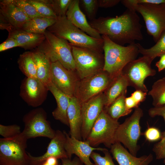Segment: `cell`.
<instances>
[{
  "mask_svg": "<svg viewBox=\"0 0 165 165\" xmlns=\"http://www.w3.org/2000/svg\"><path fill=\"white\" fill-rule=\"evenodd\" d=\"M89 23L101 35L121 46L135 43L143 38L139 17L136 12L128 9L119 16L101 17Z\"/></svg>",
  "mask_w": 165,
  "mask_h": 165,
  "instance_id": "1",
  "label": "cell"
},
{
  "mask_svg": "<svg viewBox=\"0 0 165 165\" xmlns=\"http://www.w3.org/2000/svg\"><path fill=\"white\" fill-rule=\"evenodd\" d=\"M102 37L104 57L103 70L113 79L121 73L127 64L136 59L139 53L137 43L123 46L113 42L106 35Z\"/></svg>",
  "mask_w": 165,
  "mask_h": 165,
  "instance_id": "2",
  "label": "cell"
},
{
  "mask_svg": "<svg viewBox=\"0 0 165 165\" xmlns=\"http://www.w3.org/2000/svg\"><path fill=\"white\" fill-rule=\"evenodd\" d=\"M47 30L67 41L72 46L86 47L103 52V40L93 38L73 25L66 16L57 17Z\"/></svg>",
  "mask_w": 165,
  "mask_h": 165,
  "instance_id": "3",
  "label": "cell"
},
{
  "mask_svg": "<svg viewBox=\"0 0 165 165\" xmlns=\"http://www.w3.org/2000/svg\"><path fill=\"white\" fill-rule=\"evenodd\" d=\"M44 34L45 40L36 50L45 54L51 62L59 61L67 69L75 71L71 44L47 30Z\"/></svg>",
  "mask_w": 165,
  "mask_h": 165,
  "instance_id": "4",
  "label": "cell"
},
{
  "mask_svg": "<svg viewBox=\"0 0 165 165\" xmlns=\"http://www.w3.org/2000/svg\"><path fill=\"white\" fill-rule=\"evenodd\" d=\"M72 51L75 72L80 79L103 70L104 57L102 52L72 46Z\"/></svg>",
  "mask_w": 165,
  "mask_h": 165,
  "instance_id": "5",
  "label": "cell"
},
{
  "mask_svg": "<svg viewBox=\"0 0 165 165\" xmlns=\"http://www.w3.org/2000/svg\"><path fill=\"white\" fill-rule=\"evenodd\" d=\"M28 139L21 133L12 138H0V165H30L26 151Z\"/></svg>",
  "mask_w": 165,
  "mask_h": 165,
  "instance_id": "6",
  "label": "cell"
},
{
  "mask_svg": "<svg viewBox=\"0 0 165 165\" xmlns=\"http://www.w3.org/2000/svg\"><path fill=\"white\" fill-rule=\"evenodd\" d=\"M143 115L141 108H135L132 115L123 123L119 124L115 134V142L123 144L134 156H136L139 149L137 144L141 134L140 122Z\"/></svg>",
  "mask_w": 165,
  "mask_h": 165,
  "instance_id": "7",
  "label": "cell"
},
{
  "mask_svg": "<svg viewBox=\"0 0 165 165\" xmlns=\"http://www.w3.org/2000/svg\"><path fill=\"white\" fill-rule=\"evenodd\" d=\"M119 124L118 120L112 118L104 109L94 122L86 141L93 147L103 144L110 148L115 143V134Z\"/></svg>",
  "mask_w": 165,
  "mask_h": 165,
  "instance_id": "8",
  "label": "cell"
},
{
  "mask_svg": "<svg viewBox=\"0 0 165 165\" xmlns=\"http://www.w3.org/2000/svg\"><path fill=\"white\" fill-rule=\"evenodd\" d=\"M133 10L142 16L147 32L156 42L165 31V3L139 4Z\"/></svg>",
  "mask_w": 165,
  "mask_h": 165,
  "instance_id": "9",
  "label": "cell"
},
{
  "mask_svg": "<svg viewBox=\"0 0 165 165\" xmlns=\"http://www.w3.org/2000/svg\"><path fill=\"white\" fill-rule=\"evenodd\" d=\"M47 117L46 112L42 108L32 109L26 113L23 118L24 128L22 134L28 140L38 137L51 139L55 131L51 127Z\"/></svg>",
  "mask_w": 165,
  "mask_h": 165,
  "instance_id": "10",
  "label": "cell"
},
{
  "mask_svg": "<svg viewBox=\"0 0 165 165\" xmlns=\"http://www.w3.org/2000/svg\"><path fill=\"white\" fill-rule=\"evenodd\" d=\"M152 62L147 57L142 56L126 65L121 74L126 79L129 86H132L136 90L148 91L144 80L147 77L153 76L156 73V70L151 67Z\"/></svg>",
  "mask_w": 165,
  "mask_h": 165,
  "instance_id": "11",
  "label": "cell"
},
{
  "mask_svg": "<svg viewBox=\"0 0 165 165\" xmlns=\"http://www.w3.org/2000/svg\"><path fill=\"white\" fill-rule=\"evenodd\" d=\"M113 79L109 74L104 70L80 79L75 97L81 104L104 92Z\"/></svg>",
  "mask_w": 165,
  "mask_h": 165,
  "instance_id": "12",
  "label": "cell"
},
{
  "mask_svg": "<svg viewBox=\"0 0 165 165\" xmlns=\"http://www.w3.org/2000/svg\"><path fill=\"white\" fill-rule=\"evenodd\" d=\"M79 80L75 71L67 69L59 61L51 62V82L70 97H75Z\"/></svg>",
  "mask_w": 165,
  "mask_h": 165,
  "instance_id": "13",
  "label": "cell"
},
{
  "mask_svg": "<svg viewBox=\"0 0 165 165\" xmlns=\"http://www.w3.org/2000/svg\"><path fill=\"white\" fill-rule=\"evenodd\" d=\"M30 19L12 0L0 2V29L8 32L21 29L23 25Z\"/></svg>",
  "mask_w": 165,
  "mask_h": 165,
  "instance_id": "14",
  "label": "cell"
},
{
  "mask_svg": "<svg viewBox=\"0 0 165 165\" xmlns=\"http://www.w3.org/2000/svg\"><path fill=\"white\" fill-rule=\"evenodd\" d=\"M105 104L103 92L81 104L82 118L81 135L83 141H86L94 122L104 109Z\"/></svg>",
  "mask_w": 165,
  "mask_h": 165,
  "instance_id": "15",
  "label": "cell"
},
{
  "mask_svg": "<svg viewBox=\"0 0 165 165\" xmlns=\"http://www.w3.org/2000/svg\"><path fill=\"white\" fill-rule=\"evenodd\" d=\"M48 91V86L37 78L26 77L21 82L20 95L28 105L37 107L45 101Z\"/></svg>",
  "mask_w": 165,
  "mask_h": 165,
  "instance_id": "16",
  "label": "cell"
},
{
  "mask_svg": "<svg viewBox=\"0 0 165 165\" xmlns=\"http://www.w3.org/2000/svg\"><path fill=\"white\" fill-rule=\"evenodd\" d=\"M66 140V136L63 131L56 130L54 136L51 139L44 154L35 156L27 152L29 158L30 165H40L47 159L52 157L58 159L68 158L65 149Z\"/></svg>",
  "mask_w": 165,
  "mask_h": 165,
  "instance_id": "17",
  "label": "cell"
},
{
  "mask_svg": "<svg viewBox=\"0 0 165 165\" xmlns=\"http://www.w3.org/2000/svg\"><path fill=\"white\" fill-rule=\"evenodd\" d=\"M66 140L65 149L68 157L71 158L73 154L75 155L85 165H94L90 160V156L95 150L103 152L106 148L92 147L86 141L77 139L71 137L65 131H64Z\"/></svg>",
  "mask_w": 165,
  "mask_h": 165,
  "instance_id": "18",
  "label": "cell"
},
{
  "mask_svg": "<svg viewBox=\"0 0 165 165\" xmlns=\"http://www.w3.org/2000/svg\"><path fill=\"white\" fill-rule=\"evenodd\" d=\"M67 19L75 26L89 36L102 40V35L87 21L85 15L80 8L79 0H72L67 12Z\"/></svg>",
  "mask_w": 165,
  "mask_h": 165,
  "instance_id": "19",
  "label": "cell"
},
{
  "mask_svg": "<svg viewBox=\"0 0 165 165\" xmlns=\"http://www.w3.org/2000/svg\"><path fill=\"white\" fill-rule=\"evenodd\" d=\"M110 152L119 165H148L152 161L151 154L137 157L131 154L118 142L110 147Z\"/></svg>",
  "mask_w": 165,
  "mask_h": 165,
  "instance_id": "20",
  "label": "cell"
},
{
  "mask_svg": "<svg viewBox=\"0 0 165 165\" xmlns=\"http://www.w3.org/2000/svg\"><path fill=\"white\" fill-rule=\"evenodd\" d=\"M67 114L70 128V136L82 140L81 105L75 97H71Z\"/></svg>",
  "mask_w": 165,
  "mask_h": 165,
  "instance_id": "21",
  "label": "cell"
},
{
  "mask_svg": "<svg viewBox=\"0 0 165 165\" xmlns=\"http://www.w3.org/2000/svg\"><path fill=\"white\" fill-rule=\"evenodd\" d=\"M47 86L49 90L54 97L57 104L56 108L52 112L53 117L69 127L67 111L71 97L59 90L51 82Z\"/></svg>",
  "mask_w": 165,
  "mask_h": 165,
  "instance_id": "22",
  "label": "cell"
},
{
  "mask_svg": "<svg viewBox=\"0 0 165 165\" xmlns=\"http://www.w3.org/2000/svg\"><path fill=\"white\" fill-rule=\"evenodd\" d=\"M8 32V37L15 39L20 47L25 50L37 47L45 38L44 34L30 32L22 29L13 30Z\"/></svg>",
  "mask_w": 165,
  "mask_h": 165,
  "instance_id": "23",
  "label": "cell"
},
{
  "mask_svg": "<svg viewBox=\"0 0 165 165\" xmlns=\"http://www.w3.org/2000/svg\"><path fill=\"white\" fill-rule=\"evenodd\" d=\"M128 86L127 80L121 73L113 79L104 92L105 100L104 108H107L120 96L126 95Z\"/></svg>",
  "mask_w": 165,
  "mask_h": 165,
  "instance_id": "24",
  "label": "cell"
},
{
  "mask_svg": "<svg viewBox=\"0 0 165 165\" xmlns=\"http://www.w3.org/2000/svg\"><path fill=\"white\" fill-rule=\"evenodd\" d=\"M37 68V78L47 86L51 82V62L43 53L37 50L31 52Z\"/></svg>",
  "mask_w": 165,
  "mask_h": 165,
  "instance_id": "25",
  "label": "cell"
},
{
  "mask_svg": "<svg viewBox=\"0 0 165 165\" xmlns=\"http://www.w3.org/2000/svg\"><path fill=\"white\" fill-rule=\"evenodd\" d=\"M57 19L45 17L30 19L23 25L21 29L30 32L44 34L47 29L56 22Z\"/></svg>",
  "mask_w": 165,
  "mask_h": 165,
  "instance_id": "26",
  "label": "cell"
},
{
  "mask_svg": "<svg viewBox=\"0 0 165 165\" xmlns=\"http://www.w3.org/2000/svg\"><path fill=\"white\" fill-rule=\"evenodd\" d=\"M17 63L20 70L26 77L37 78V68L31 52L26 51L20 54Z\"/></svg>",
  "mask_w": 165,
  "mask_h": 165,
  "instance_id": "27",
  "label": "cell"
},
{
  "mask_svg": "<svg viewBox=\"0 0 165 165\" xmlns=\"http://www.w3.org/2000/svg\"><path fill=\"white\" fill-rule=\"evenodd\" d=\"M139 53L146 57L151 61L157 57L165 54V31L161 35L156 44L151 47L144 48L140 44L137 43Z\"/></svg>",
  "mask_w": 165,
  "mask_h": 165,
  "instance_id": "28",
  "label": "cell"
},
{
  "mask_svg": "<svg viewBox=\"0 0 165 165\" xmlns=\"http://www.w3.org/2000/svg\"><path fill=\"white\" fill-rule=\"evenodd\" d=\"M126 95H123L115 100L109 106L104 108L113 119L118 120L121 117L127 115L132 110L127 108L125 103Z\"/></svg>",
  "mask_w": 165,
  "mask_h": 165,
  "instance_id": "29",
  "label": "cell"
},
{
  "mask_svg": "<svg viewBox=\"0 0 165 165\" xmlns=\"http://www.w3.org/2000/svg\"><path fill=\"white\" fill-rule=\"evenodd\" d=\"M148 94L152 99L154 107L165 105V77L155 82Z\"/></svg>",
  "mask_w": 165,
  "mask_h": 165,
  "instance_id": "30",
  "label": "cell"
},
{
  "mask_svg": "<svg viewBox=\"0 0 165 165\" xmlns=\"http://www.w3.org/2000/svg\"><path fill=\"white\" fill-rule=\"evenodd\" d=\"M43 17L57 18V17L49 2V0H26Z\"/></svg>",
  "mask_w": 165,
  "mask_h": 165,
  "instance_id": "31",
  "label": "cell"
},
{
  "mask_svg": "<svg viewBox=\"0 0 165 165\" xmlns=\"http://www.w3.org/2000/svg\"><path fill=\"white\" fill-rule=\"evenodd\" d=\"M72 0H49V2L57 17L66 16Z\"/></svg>",
  "mask_w": 165,
  "mask_h": 165,
  "instance_id": "32",
  "label": "cell"
},
{
  "mask_svg": "<svg viewBox=\"0 0 165 165\" xmlns=\"http://www.w3.org/2000/svg\"><path fill=\"white\" fill-rule=\"evenodd\" d=\"M13 3L20 8L30 19L36 17H43L35 8L26 0H12Z\"/></svg>",
  "mask_w": 165,
  "mask_h": 165,
  "instance_id": "33",
  "label": "cell"
},
{
  "mask_svg": "<svg viewBox=\"0 0 165 165\" xmlns=\"http://www.w3.org/2000/svg\"><path fill=\"white\" fill-rule=\"evenodd\" d=\"M81 4L86 15L91 20L95 19L98 8V0H81Z\"/></svg>",
  "mask_w": 165,
  "mask_h": 165,
  "instance_id": "34",
  "label": "cell"
},
{
  "mask_svg": "<svg viewBox=\"0 0 165 165\" xmlns=\"http://www.w3.org/2000/svg\"><path fill=\"white\" fill-rule=\"evenodd\" d=\"M103 152L104 154V156H101L97 152H93L90 156L94 163V165H115L112 158L108 152L106 148Z\"/></svg>",
  "mask_w": 165,
  "mask_h": 165,
  "instance_id": "35",
  "label": "cell"
},
{
  "mask_svg": "<svg viewBox=\"0 0 165 165\" xmlns=\"http://www.w3.org/2000/svg\"><path fill=\"white\" fill-rule=\"evenodd\" d=\"M20 127L16 124L9 125H0V134L4 138H10L14 137L22 132Z\"/></svg>",
  "mask_w": 165,
  "mask_h": 165,
  "instance_id": "36",
  "label": "cell"
},
{
  "mask_svg": "<svg viewBox=\"0 0 165 165\" xmlns=\"http://www.w3.org/2000/svg\"><path fill=\"white\" fill-rule=\"evenodd\" d=\"M122 3L128 9L133 10L135 6L142 4H160L165 3V0H122Z\"/></svg>",
  "mask_w": 165,
  "mask_h": 165,
  "instance_id": "37",
  "label": "cell"
},
{
  "mask_svg": "<svg viewBox=\"0 0 165 165\" xmlns=\"http://www.w3.org/2000/svg\"><path fill=\"white\" fill-rule=\"evenodd\" d=\"M146 139L150 142L157 141L161 139L162 134L157 128L155 127H150L148 128L144 133Z\"/></svg>",
  "mask_w": 165,
  "mask_h": 165,
  "instance_id": "38",
  "label": "cell"
},
{
  "mask_svg": "<svg viewBox=\"0 0 165 165\" xmlns=\"http://www.w3.org/2000/svg\"><path fill=\"white\" fill-rule=\"evenodd\" d=\"M152 150L155 153L156 159L157 160L165 158V138L154 145Z\"/></svg>",
  "mask_w": 165,
  "mask_h": 165,
  "instance_id": "39",
  "label": "cell"
},
{
  "mask_svg": "<svg viewBox=\"0 0 165 165\" xmlns=\"http://www.w3.org/2000/svg\"><path fill=\"white\" fill-rule=\"evenodd\" d=\"M148 113L149 116L152 117L157 116L162 117L165 122V105L152 108L149 110ZM164 138H165V131L162 134L161 139Z\"/></svg>",
  "mask_w": 165,
  "mask_h": 165,
  "instance_id": "40",
  "label": "cell"
},
{
  "mask_svg": "<svg viewBox=\"0 0 165 165\" xmlns=\"http://www.w3.org/2000/svg\"><path fill=\"white\" fill-rule=\"evenodd\" d=\"M19 47L20 45L14 39L8 37L0 45V52H2L13 48Z\"/></svg>",
  "mask_w": 165,
  "mask_h": 165,
  "instance_id": "41",
  "label": "cell"
},
{
  "mask_svg": "<svg viewBox=\"0 0 165 165\" xmlns=\"http://www.w3.org/2000/svg\"><path fill=\"white\" fill-rule=\"evenodd\" d=\"M147 92L140 90H136L131 94V96L134 100L139 105L146 98Z\"/></svg>",
  "mask_w": 165,
  "mask_h": 165,
  "instance_id": "42",
  "label": "cell"
},
{
  "mask_svg": "<svg viewBox=\"0 0 165 165\" xmlns=\"http://www.w3.org/2000/svg\"><path fill=\"white\" fill-rule=\"evenodd\" d=\"M61 160V165H84L83 162L77 156L72 159L68 158H63Z\"/></svg>",
  "mask_w": 165,
  "mask_h": 165,
  "instance_id": "43",
  "label": "cell"
},
{
  "mask_svg": "<svg viewBox=\"0 0 165 165\" xmlns=\"http://www.w3.org/2000/svg\"><path fill=\"white\" fill-rule=\"evenodd\" d=\"M120 0H98L99 7L108 8L115 6L118 4Z\"/></svg>",
  "mask_w": 165,
  "mask_h": 165,
  "instance_id": "44",
  "label": "cell"
},
{
  "mask_svg": "<svg viewBox=\"0 0 165 165\" xmlns=\"http://www.w3.org/2000/svg\"><path fill=\"white\" fill-rule=\"evenodd\" d=\"M125 103L127 108L129 110H132L133 108H136L139 107V105L134 100L131 96L127 97H126Z\"/></svg>",
  "mask_w": 165,
  "mask_h": 165,
  "instance_id": "45",
  "label": "cell"
},
{
  "mask_svg": "<svg viewBox=\"0 0 165 165\" xmlns=\"http://www.w3.org/2000/svg\"><path fill=\"white\" fill-rule=\"evenodd\" d=\"M159 61L156 64L159 72H160L165 69V54L161 55Z\"/></svg>",
  "mask_w": 165,
  "mask_h": 165,
  "instance_id": "46",
  "label": "cell"
},
{
  "mask_svg": "<svg viewBox=\"0 0 165 165\" xmlns=\"http://www.w3.org/2000/svg\"><path fill=\"white\" fill-rule=\"evenodd\" d=\"M58 160L54 157H50L40 165H61V164L59 163Z\"/></svg>",
  "mask_w": 165,
  "mask_h": 165,
  "instance_id": "47",
  "label": "cell"
},
{
  "mask_svg": "<svg viewBox=\"0 0 165 165\" xmlns=\"http://www.w3.org/2000/svg\"><path fill=\"white\" fill-rule=\"evenodd\" d=\"M163 163L165 164V158L164 159Z\"/></svg>",
  "mask_w": 165,
  "mask_h": 165,
  "instance_id": "48",
  "label": "cell"
}]
</instances>
